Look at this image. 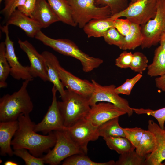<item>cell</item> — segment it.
Here are the masks:
<instances>
[{
	"instance_id": "6da1fadb",
	"label": "cell",
	"mask_w": 165,
	"mask_h": 165,
	"mask_svg": "<svg viewBox=\"0 0 165 165\" xmlns=\"http://www.w3.org/2000/svg\"><path fill=\"white\" fill-rule=\"evenodd\" d=\"M17 121L18 127L11 143L13 149L25 148L35 156L41 157L54 146L56 138L54 132L45 135L37 134L29 115H21Z\"/></svg>"
},
{
	"instance_id": "7a4b0ae2",
	"label": "cell",
	"mask_w": 165,
	"mask_h": 165,
	"mask_svg": "<svg viewBox=\"0 0 165 165\" xmlns=\"http://www.w3.org/2000/svg\"><path fill=\"white\" fill-rule=\"evenodd\" d=\"M30 82L24 80L17 91L0 98V122L17 120L21 115H29L33 110V104L27 90Z\"/></svg>"
},
{
	"instance_id": "3957f363",
	"label": "cell",
	"mask_w": 165,
	"mask_h": 165,
	"mask_svg": "<svg viewBox=\"0 0 165 165\" xmlns=\"http://www.w3.org/2000/svg\"><path fill=\"white\" fill-rule=\"evenodd\" d=\"M35 38L59 53L79 60L84 72L93 71L103 63L102 59L90 56L83 52L75 43L69 39L53 38L45 35L41 30L36 34Z\"/></svg>"
},
{
	"instance_id": "277c9868",
	"label": "cell",
	"mask_w": 165,
	"mask_h": 165,
	"mask_svg": "<svg viewBox=\"0 0 165 165\" xmlns=\"http://www.w3.org/2000/svg\"><path fill=\"white\" fill-rule=\"evenodd\" d=\"M57 104L65 127L85 119L91 107L88 98L67 89Z\"/></svg>"
},
{
	"instance_id": "5b68a950",
	"label": "cell",
	"mask_w": 165,
	"mask_h": 165,
	"mask_svg": "<svg viewBox=\"0 0 165 165\" xmlns=\"http://www.w3.org/2000/svg\"><path fill=\"white\" fill-rule=\"evenodd\" d=\"M67 1L71 7L73 20L80 28L92 20L107 18L112 15L109 7L97 6L96 0Z\"/></svg>"
},
{
	"instance_id": "8992f818",
	"label": "cell",
	"mask_w": 165,
	"mask_h": 165,
	"mask_svg": "<svg viewBox=\"0 0 165 165\" xmlns=\"http://www.w3.org/2000/svg\"><path fill=\"white\" fill-rule=\"evenodd\" d=\"M56 141L53 148L42 157L45 164L57 165L67 158L84 152L77 146L64 130L54 131Z\"/></svg>"
},
{
	"instance_id": "52a82bcc",
	"label": "cell",
	"mask_w": 165,
	"mask_h": 165,
	"mask_svg": "<svg viewBox=\"0 0 165 165\" xmlns=\"http://www.w3.org/2000/svg\"><path fill=\"white\" fill-rule=\"evenodd\" d=\"M141 26L144 37L141 48H149L157 45L165 31V0H157L155 17Z\"/></svg>"
},
{
	"instance_id": "ba28073f",
	"label": "cell",
	"mask_w": 165,
	"mask_h": 165,
	"mask_svg": "<svg viewBox=\"0 0 165 165\" xmlns=\"http://www.w3.org/2000/svg\"><path fill=\"white\" fill-rule=\"evenodd\" d=\"M157 0H138L129 4L123 11L111 16L114 20L124 17L131 22L142 25L155 17L157 11Z\"/></svg>"
},
{
	"instance_id": "9c48e42d",
	"label": "cell",
	"mask_w": 165,
	"mask_h": 165,
	"mask_svg": "<svg viewBox=\"0 0 165 165\" xmlns=\"http://www.w3.org/2000/svg\"><path fill=\"white\" fill-rule=\"evenodd\" d=\"M94 84V90L89 99L91 106L98 102H105L111 103L124 111L129 116L132 115L134 112L129 105L128 101L119 95L115 91L116 86L114 85L103 86L95 80H91Z\"/></svg>"
},
{
	"instance_id": "30bf717a",
	"label": "cell",
	"mask_w": 165,
	"mask_h": 165,
	"mask_svg": "<svg viewBox=\"0 0 165 165\" xmlns=\"http://www.w3.org/2000/svg\"><path fill=\"white\" fill-rule=\"evenodd\" d=\"M63 130L85 154L87 153L88 143L97 140L100 137L98 127L93 125L85 119L70 127H64Z\"/></svg>"
},
{
	"instance_id": "8fae6325",
	"label": "cell",
	"mask_w": 165,
	"mask_h": 165,
	"mask_svg": "<svg viewBox=\"0 0 165 165\" xmlns=\"http://www.w3.org/2000/svg\"><path fill=\"white\" fill-rule=\"evenodd\" d=\"M57 91L53 86L52 89L53 97L51 104L42 120L35 124L34 130L35 132H41L44 134L47 135L53 131L63 130L64 126L58 106L56 97Z\"/></svg>"
},
{
	"instance_id": "7c38bea8",
	"label": "cell",
	"mask_w": 165,
	"mask_h": 165,
	"mask_svg": "<svg viewBox=\"0 0 165 165\" xmlns=\"http://www.w3.org/2000/svg\"><path fill=\"white\" fill-rule=\"evenodd\" d=\"M2 31L5 34V43L6 48V55L10 66V75L17 80H28L30 81L33 80L30 70L29 66H24L19 62L15 54L14 42L10 39L8 25H6L1 27Z\"/></svg>"
},
{
	"instance_id": "4fadbf2b",
	"label": "cell",
	"mask_w": 165,
	"mask_h": 165,
	"mask_svg": "<svg viewBox=\"0 0 165 165\" xmlns=\"http://www.w3.org/2000/svg\"><path fill=\"white\" fill-rule=\"evenodd\" d=\"M126 114L113 104L100 102L91 106L85 119L93 125L98 127L112 119Z\"/></svg>"
},
{
	"instance_id": "5bb4252c",
	"label": "cell",
	"mask_w": 165,
	"mask_h": 165,
	"mask_svg": "<svg viewBox=\"0 0 165 165\" xmlns=\"http://www.w3.org/2000/svg\"><path fill=\"white\" fill-rule=\"evenodd\" d=\"M60 80L67 89L88 99L94 90L93 83L85 79H81L66 70L60 65L57 68Z\"/></svg>"
},
{
	"instance_id": "9a60e30c",
	"label": "cell",
	"mask_w": 165,
	"mask_h": 165,
	"mask_svg": "<svg viewBox=\"0 0 165 165\" xmlns=\"http://www.w3.org/2000/svg\"><path fill=\"white\" fill-rule=\"evenodd\" d=\"M20 48L27 54L30 61V72L34 78L38 77L44 82L49 81L44 57L27 40L19 39Z\"/></svg>"
},
{
	"instance_id": "2e32d148",
	"label": "cell",
	"mask_w": 165,
	"mask_h": 165,
	"mask_svg": "<svg viewBox=\"0 0 165 165\" xmlns=\"http://www.w3.org/2000/svg\"><path fill=\"white\" fill-rule=\"evenodd\" d=\"M148 130L154 135L156 146L154 150L147 155L145 165H162L165 160V129L161 128L153 120H149Z\"/></svg>"
},
{
	"instance_id": "e0dca14e",
	"label": "cell",
	"mask_w": 165,
	"mask_h": 165,
	"mask_svg": "<svg viewBox=\"0 0 165 165\" xmlns=\"http://www.w3.org/2000/svg\"><path fill=\"white\" fill-rule=\"evenodd\" d=\"M13 25L22 29L29 37H35L42 28L34 20L23 13L17 9L7 19L6 25Z\"/></svg>"
},
{
	"instance_id": "ac0fdd59",
	"label": "cell",
	"mask_w": 165,
	"mask_h": 165,
	"mask_svg": "<svg viewBox=\"0 0 165 165\" xmlns=\"http://www.w3.org/2000/svg\"><path fill=\"white\" fill-rule=\"evenodd\" d=\"M18 127L17 120L0 122V154L12 156L13 151L11 147L12 138Z\"/></svg>"
},
{
	"instance_id": "d6986e66",
	"label": "cell",
	"mask_w": 165,
	"mask_h": 165,
	"mask_svg": "<svg viewBox=\"0 0 165 165\" xmlns=\"http://www.w3.org/2000/svg\"><path fill=\"white\" fill-rule=\"evenodd\" d=\"M31 18L40 25L42 28L60 21L46 0H37Z\"/></svg>"
},
{
	"instance_id": "ffe728a7",
	"label": "cell",
	"mask_w": 165,
	"mask_h": 165,
	"mask_svg": "<svg viewBox=\"0 0 165 165\" xmlns=\"http://www.w3.org/2000/svg\"><path fill=\"white\" fill-rule=\"evenodd\" d=\"M41 54L44 57L49 81L53 84L61 97L64 95L65 90L58 72V67L60 64L58 60L55 55L49 51H45Z\"/></svg>"
},
{
	"instance_id": "44dd1931",
	"label": "cell",
	"mask_w": 165,
	"mask_h": 165,
	"mask_svg": "<svg viewBox=\"0 0 165 165\" xmlns=\"http://www.w3.org/2000/svg\"><path fill=\"white\" fill-rule=\"evenodd\" d=\"M109 17L93 19L88 23L83 28L88 37H103L108 30L114 27L113 20Z\"/></svg>"
},
{
	"instance_id": "7402d4cb",
	"label": "cell",
	"mask_w": 165,
	"mask_h": 165,
	"mask_svg": "<svg viewBox=\"0 0 165 165\" xmlns=\"http://www.w3.org/2000/svg\"><path fill=\"white\" fill-rule=\"evenodd\" d=\"M60 21L70 26L77 25L72 16L71 7L67 0H46Z\"/></svg>"
},
{
	"instance_id": "603a6c76",
	"label": "cell",
	"mask_w": 165,
	"mask_h": 165,
	"mask_svg": "<svg viewBox=\"0 0 165 165\" xmlns=\"http://www.w3.org/2000/svg\"><path fill=\"white\" fill-rule=\"evenodd\" d=\"M119 117L112 119L98 127L99 136L103 138L110 137H124L123 128L119 123Z\"/></svg>"
},
{
	"instance_id": "cb8c5ba5",
	"label": "cell",
	"mask_w": 165,
	"mask_h": 165,
	"mask_svg": "<svg viewBox=\"0 0 165 165\" xmlns=\"http://www.w3.org/2000/svg\"><path fill=\"white\" fill-rule=\"evenodd\" d=\"M147 69V74L151 77L160 76L165 73V53L160 46L155 50L152 62Z\"/></svg>"
},
{
	"instance_id": "d4e9b609",
	"label": "cell",
	"mask_w": 165,
	"mask_h": 165,
	"mask_svg": "<svg viewBox=\"0 0 165 165\" xmlns=\"http://www.w3.org/2000/svg\"><path fill=\"white\" fill-rule=\"evenodd\" d=\"M143 39L141 25L132 22L130 33L124 37L122 49L134 50L141 46Z\"/></svg>"
},
{
	"instance_id": "484cf974",
	"label": "cell",
	"mask_w": 165,
	"mask_h": 165,
	"mask_svg": "<svg viewBox=\"0 0 165 165\" xmlns=\"http://www.w3.org/2000/svg\"><path fill=\"white\" fill-rule=\"evenodd\" d=\"M103 139L110 149L115 151L120 155L134 151L136 148L126 137H110Z\"/></svg>"
},
{
	"instance_id": "4316f807",
	"label": "cell",
	"mask_w": 165,
	"mask_h": 165,
	"mask_svg": "<svg viewBox=\"0 0 165 165\" xmlns=\"http://www.w3.org/2000/svg\"><path fill=\"white\" fill-rule=\"evenodd\" d=\"M156 146L155 137L153 134L148 129L144 131L141 141L136 152L142 156H147L152 153L155 149Z\"/></svg>"
},
{
	"instance_id": "83f0119b",
	"label": "cell",
	"mask_w": 165,
	"mask_h": 165,
	"mask_svg": "<svg viewBox=\"0 0 165 165\" xmlns=\"http://www.w3.org/2000/svg\"><path fill=\"white\" fill-rule=\"evenodd\" d=\"M86 154H79L72 155L65 159L63 165H115L113 160L103 163L92 161Z\"/></svg>"
},
{
	"instance_id": "f1b7e54d",
	"label": "cell",
	"mask_w": 165,
	"mask_h": 165,
	"mask_svg": "<svg viewBox=\"0 0 165 165\" xmlns=\"http://www.w3.org/2000/svg\"><path fill=\"white\" fill-rule=\"evenodd\" d=\"M6 48L4 42L0 44V87L6 88L7 84L6 81L10 74V66L6 55Z\"/></svg>"
},
{
	"instance_id": "f546056e",
	"label": "cell",
	"mask_w": 165,
	"mask_h": 165,
	"mask_svg": "<svg viewBox=\"0 0 165 165\" xmlns=\"http://www.w3.org/2000/svg\"><path fill=\"white\" fill-rule=\"evenodd\" d=\"M147 156L140 155L134 150L120 154L115 165H145Z\"/></svg>"
},
{
	"instance_id": "4dcf8cb0",
	"label": "cell",
	"mask_w": 165,
	"mask_h": 165,
	"mask_svg": "<svg viewBox=\"0 0 165 165\" xmlns=\"http://www.w3.org/2000/svg\"><path fill=\"white\" fill-rule=\"evenodd\" d=\"M129 0H96V4L107 6L110 8L112 16L118 13L128 6Z\"/></svg>"
},
{
	"instance_id": "1f68e13d",
	"label": "cell",
	"mask_w": 165,
	"mask_h": 165,
	"mask_svg": "<svg viewBox=\"0 0 165 165\" xmlns=\"http://www.w3.org/2000/svg\"><path fill=\"white\" fill-rule=\"evenodd\" d=\"M24 148L13 149V154L22 159L26 165H43L45 164L42 157L35 156Z\"/></svg>"
},
{
	"instance_id": "d6a6232c",
	"label": "cell",
	"mask_w": 165,
	"mask_h": 165,
	"mask_svg": "<svg viewBox=\"0 0 165 165\" xmlns=\"http://www.w3.org/2000/svg\"><path fill=\"white\" fill-rule=\"evenodd\" d=\"M148 60L142 53L136 52L133 54L130 68L135 72L142 74L148 67Z\"/></svg>"
},
{
	"instance_id": "836d02e7",
	"label": "cell",
	"mask_w": 165,
	"mask_h": 165,
	"mask_svg": "<svg viewBox=\"0 0 165 165\" xmlns=\"http://www.w3.org/2000/svg\"><path fill=\"white\" fill-rule=\"evenodd\" d=\"M133 112L138 114H146L151 116L157 121L160 127L163 129H165V107L156 110L143 108H132Z\"/></svg>"
},
{
	"instance_id": "e575fe53",
	"label": "cell",
	"mask_w": 165,
	"mask_h": 165,
	"mask_svg": "<svg viewBox=\"0 0 165 165\" xmlns=\"http://www.w3.org/2000/svg\"><path fill=\"white\" fill-rule=\"evenodd\" d=\"M124 37L115 28L112 27L107 31L103 37L108 44L116 46L122 49Z\"/></svg>"
},
{
	"instance_id": "d590c367",
	"label": "cell",
	"mask_w": 165,
	"mask_h": 165,
	"mask_svg": "<svg viewBox=\"0 0 165 165\" xmlns=\"http://www.w3.org/2000/svg\"><path fill=\"white\" fill-rule=\"evenodd\" d=\"M125 137L134 146L135 148L138 146L145 130L140 128L135 127L133 128H123Z\"/></svg>"
},
{
	"instance_id": "8d00e7d4",
	"label": "cell",
	"mask_w": 165,
	"mask_h": 165,
	"mask_svg": "<svg viewBox=\"0 0 165 165\" xmlns=\"http://www.w3.org/2000/svg\"><path fill=\"white\" fill-rule=\"evenodd\" d=\"M142 77V74L138 73L133 78L127 79L123 84L116 88L115 92L119 94H122L130 95L134 86Z\"/></svg>"
},
{
	"instance_id": "74e56055",
	"label": "cell",
	"mask_w": 165,
	"mask_h": 165,
	"mask_svg": "<svg viewBox=\"0 0 165 165\" xmlns=\"http://www.w3.org/2000/svg\"><path fill=\"white\" fill-rule=\"evenodd\" d=\"M26 0H4L5 6L1 10V13L7 19L16 8L24 4Z\"/></svg>"
},
{
	"instance_id": "f35d334b",
	"label": "cell",
	"mask_w": 165,
	"mask_h": 165,
	"mask_svg": "<svg viewBox=\"0 0 165 165\" xmlns=\"http://www.w3.org/2000/svg\"><path fill=\"white\" fill-rule=\"evenodd\" d=\"M113 20V26L122 35L125 36L130 32L132 22L127 18H117Z\"/></svg>"
},
{
	"instance_id": "ab89813d",
	"label": "cell",
	"mask_w": 165,
	"mask_h": 165,
	"mask_svg": "<svg viewBox=\"0 0 165 165\" xmlns=\"http://www.w3.org/2000/svg\"><path fill=\"white\" fill-rule=\"evenodd\" d=\"M133 57V54L130 52L124 51L116 59L115 65L121 68H130Z\"/></svg>"
},
{
	"instance_id": "60d3db41",
	"label": "cell",
	"mask_w": 165,
	"mask_h": 165,
	"mask_svg": "<svg viewBox=\"0 0 165 165\" xmlns=\"http://www.w3.org/2000/svg\"><path fill=\"white\" fill-rule=\"evenodd\" d=\"M37 0H26L24 5L17 9L26 15L31 17L35 6Z\"/></svg>"
},
{
	"instance_id": "b9f144b4",
	"label": "cell",
	"mask_w": 165,
	"mask_h": 165,
	"mask_svg": "<svg viewBox=\"0 0 165 165\" xmlns=\"http://www.w3.org/2000/svg\"><path fill=\"white\" fill-rule=\"evenodd\" d=\"M156 86L162 91L165 92V73L155 79Z\"/></svg>"
},
{
	"instance_id": "7bdbcfd3",
	"label": "cell",
	"mask_w": 165,
	"mask_h": 165,
	"mask_svg": "<svg viewBox=\"0 0 165 165\" xmlns=\"http://www.w3.org/2000/svg\"><path fill=\"white\" fill-rule=\"evenodd\" d=\"M160 46L165 53V31L161 35L160 40Z\"/></svg>"
},
{
	"instance_id": "ee69618b",
	"label": "cell",
	"mask_w": 165,
	"mask_h": 165,
	"mask_svg": "<svg viewBox=\"0 0 165 165\" xmlns=\"http://www.w3.org/2000/svg\"><path fill=\"white\" fill-rule=\"evenodd\" d=\"M18 164L17 163L11 160L6 161L4 163V165H17Z\"/></svg>"
},
{
	"instance_id": "f6af8a7d",
	"label": "cell",
	"mask_w": 165,
	"mask_h": 165,
	"mask_svg": "<svg viewBox=\"0 0 165 165\" xmlns=\"http://www.w3.org/2000/svg\"><path fill=\"white\" fill-rule=\"evenodd\" d=\"M138 0H129V1H130L129 3L131 4L133 3Z\"/></svg>"
},
{
	"instance_id": "bcb514c9",
	"label": "cell",
	"mask_w": 165,
	"mask_h": 165,
	"mask_svg": "<svg viewBox=\"0 0 165 165\" xmlns=\"http://www.w3.org/2000/svg\"><path fill=\"white\" fill-rule=\"evenodd\" d=\"M162 165H165V160H164V162L163 163H162Z\"/></svg>"
},
{
	"instance_id": "7dc6e473",
	"label": "cell",
	"mask_w": 165,
	"mask_h": 165,
	"mask_svg": "<svg viewBox=\"0 0 165 165\" xmlns=\"http://www.w3.org/2000/svg\"><path fill=\"white\" fill-rule=\"evenodd\" d=\"M2 0H0V2H1L2 1Z\"/></svg>"
}]
</instances>
